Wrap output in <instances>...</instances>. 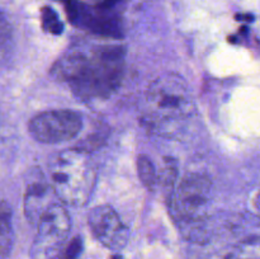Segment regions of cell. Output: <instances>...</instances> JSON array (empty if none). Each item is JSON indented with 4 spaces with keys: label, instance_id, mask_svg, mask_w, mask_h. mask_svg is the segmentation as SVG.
<instances>
[{
    "label": "cell",
    "instance_id": "7c38bea8",
    "mask_svg": "<svg viewBox=\"0 0 260 259\" xmlns=\"http://www.w3.org/2000/svg\"><path fill=\"white\" fill-rule=\"evenodd\" d=\"M81 241L80 239H74L70 244H66V246L63 248V250L61 251L58 259H76L78 258V254L80 251Z\"/></svg>",
    "mask_w": 260,
    "mask_h": 259
},
{
    "label": "cell",
    "instance_id": "30bf717a",
    "mask_svg": "<svg viewBox=\"0 0 260 259\" xmlns=\"http://www.w3.org/2000/svg\"><path fill=\"white\" fill-rule=\"evenodd\" d=\"M137 169H139V177L144 183L147 189H154L157 183V174L154 164L150 157L145 155H140L137 159Z\"/></svg>",
    "mask_w": 260,
    "mask_h": 259
},
{
    "label": "cell",
    "instance_id": "52a82bcc",
    "mask_svg": "<svg viewBox=\"0 0 260 259\" xmlns=\"http://www.w3.org/2000/svg\"><path fill=\"white\" fill-rule=\"evenodd\" d=\"M88 225L94 238L106 248L118 251L126 246L128 229L111 206L101 205L91 208Z\"/></svg>",
    "mask_w": 260,
    "mask_h": 259
},
{
    "label": "cell",
    "instance_id": "8992f818",
    "mask_svg": "<svg viewBox=\"0 0 260 259\" xmlns=\"http://www.w3.org/2000/svg\"><path fill=\"white\" fill-rule=\"evenodd\" d=\"M83 128V118L71 109H51L32 117L28 123L29 135L41 144L57 145L78 136Z\"/></svg>",
    "mask_w": 260,
    "mask_h": 259
},
{
    "label": "cell",
    "instance_id": "7a4b0ae2",
    "mask_svg": "<svg viewBox=\"0 0 260 259\" xmlns=\"http://www.w3.org/2000/svg\"><path fill=\"white\" fill-rule=\"evenodd\" d=\"M48 179L58 202L83 207L95 189V165L85 150H63L50 161Z\"/></svg>",
    "mask_w": 260,
    "mask_h": 259
},
{
    "label": "cell",
    "instance_id": "3957f363",
    "mask_svg": "<svg viewBox=\"0 0 260 259\" xmlns=\"http://www.w3.org/2000/svg\"><path fill=\"white\" fill-rule=\"evenodd\" d=\"M144 99L142 118L152 128L169 127L184 121L196 111L189 86L178 74L168 73L155 79Z\"/></svg>",
    "mask_w": 260,
    "mask_h": 259
},
{
    "label": "cell",
    "instance_id": "5b68a950",
    "mask_svg": "<svg viewBox=\"0 0 260 259\" xmlns=\"http://www.w3.org/2000/svg\"><path fill=\"white\" fill-rule=\"evenodd\" d=\"M37 234L30 246L32 259H58L68 243L71 217L60 202L51 205L38 218Z\"/></svg>",
    "mask_w": 260,
    "mask_h": 259
},
{
    "label": "cell",
    "instance_id": "9c48e42d",
    "mask_svg": "<svg viewBox=\"0 0 260 259\" xmlns=\"http://www.w3.org/2000/svg\"><path fill=\"white\" fill-rule=\"evenodd\" d=\"M14 243L13 211L7 201H0V259H7Z\"/></svg>",
    "mask_w": 260,
    "mask_h": 259
},
{
    "label": "cell",
    "instance_id": "8fae6325",
    "mask_svg": "<svg viewBox=\"0 0 260 259\" xmlns=\"http://www.w3.org/2000/svg\"><path fill=\"white\" fill-rule=\"evenodd\" d=\"M12 50V27L5 15L0 12V61L7 60Z\"/></svg>",
    "mask_w": 260,
    "mask_h": 259
},
{
    "label": "cell",
    "instance_id": "6da1fadb",
    "mask_svg": "<svg viewBox=\"0 0 260 259\" xmlns=\"http://www.w3.org/2000/svg\"><path fill=\"white\" fill-rule=\"evenodd\" d=\"M124 57L126 50L121 46H79L56 62L52 74L81 101H102L121 85Z\"/></svg>",
    "mask_w": 260,
    "mask_h": 259
},
{
    "label": "cell",
    "instance_id": "277c9868",
    "mask_svg": "<svg viewBox=\"0 0 260 259\" xmlns=\"http://www.w3.org/2000/svg\"><path fill=\"white\" fill-rule=\"evenodd\" d=\"M212 183L202 173L187 174L170 193L175 217L185 225H200L208 217L212 201Z\"/></svg>",
    "mask_w": 260,
    "mask_h": 259
},
{
    "label": "cell",
    "instance_id": "ba28073f",
    "mask_svg": "<svg viewBox=\"0 0 260 259\" xmlns=\"http://www.w3.org/2000/svg\"><path fill=\"white\" fill-rule=\"evenodd\" d=\"M58 202L50 183L35 180L29 183L24 195V215L30 223H37L40 216L53 203Z\"/></svg>",
    "mask_w": 260,
    "mask_h": 259
}]
</instances>
